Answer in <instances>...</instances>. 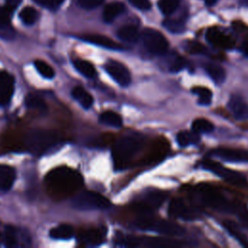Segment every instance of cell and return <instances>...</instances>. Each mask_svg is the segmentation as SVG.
<instances>
[{
	"instance_id": "cell-2",
	"label": "cell",
	"mask_w": 248,
	"mask_h": 248,
	"mask_svg": "<svg viewBox=\"0 0 248 248\" xmlns=\"http://www.w3.org/2000/svg\"><path fill=\"white\" fill-rule=\"evenodd\" d=\"M143 138L140 135H127L118 139L112 147V161L116 170L127 168L129 163L141 149Z\"/></svg>"
},
{
	"instance_id": "cell-6",
	"label": "cell",
	"mask_w": 248,
	"mask_h": 248,
	"mask_svg": "<svg viewBox=\"0 0 248 248\" xmlns=\"http://www.w3.org/2000/svg\"><path fill=\"white\" fill-rule=\"evenodd\" d=\"M110 205L108 199L94 191H83L72 199V206L78 210L107 209Z\"/></svg>"
},
{
	"instance_id": "cell-30",
	"label": "cell",
	"mask_w": 248,
	"mask_h": 248,
	"mask_svg": "<svg viewBox=\"0 0 248 248\" xmlns=\"http://www.w3.org/2000/svg\"><path fill=\"white\" fill-rule=\"evenodd\" d=\"M74 235V229L70 225H59L49 232V236L54 239H70Z\"/></svg>"
},
{
	"instance_id": "cell-19",
	"label": "cell",
	"mask_w": 248,
	"mask_h": 248,
	"mask_svg": "<svg viewBox=\"0 0 248 248\" xmlns=\"http://www.w3.org/2000/svg\"><path fill=\"white\" fill-rule=\"evenodd\" d=\"M80 39L87 43H90V44H93V45H96V46H99L102 47L109 48V49H120L121 48V46L119 44H117L110 38L104 36V35H100V34H87V35L80 37Z\"/></svg>"
},
{
	"instance_id": "cell-41",
	"label": "cell",
	"mask_w": 248,
	"mask_h": 248,
	"mask_svg": "<svg viewBox=\"0 0 248 248\" xmlns=\"http://www.w3.org/2000/svg\"><path fill=\"white\" fill-rule=\"evenodd\" d=\"M104 0H78V5L84 10H93L102 5Z\"/></svg>"
},
{
	"instance_id": "cell-1",
	"label": "cell",
	"mask_w": 248,
	"mask_h": 248,
	"mask_svg": "<svg viewBox=\"0 0 248 248\" xmlns=\"http://www.w3.org/2000/svg\"><path fill=\"white\" fill-rule=\"evenodd\" d=\"M83 183L81 175L68 168L52 170L46 176V184L50 195L65 198L78 190Z\"/></svg>"
},
{
	"instance_id": "cell-33",
	"label": "cell",
	"mask_w": 248,
	"mask_h": 248,
	"mask_svg": "<svg viewBox=\"0 0 248 248\" xmlns=\"http://www.w3.org/2000/svg\"><path fill=\"white\" fill-rule=\"evenodd\" d=\"M19 17L24 24L32 25L37 21L39 17V14L37 10L34 9L33 7H25L19 13Z\"/></svg>"
},
{
	"instance_id": "cell-15",
	"label": "cell",
	"mask_w": 248,
	"mask_h": 248,
	"mask_svg": "<svg viewBox=\"0 0 248 248\" xmlns=\"http://www.w3.org/2000/svg\"><path fill=\"white\" fill-rule=\"evenodd\" d=\"M15 78L6 71L0 72V106H7L14 94Z\"/></svg>"
},
{
	"instance_id": "cell-10",
	"label": "cell",
	"mask_w": 248,
	"mask_h": 248,
	"mask_svg": "<svg viewBox=\"0 0 248 248\" xmlns=\"http://www.w3.org/2000/svg\"><path fill=\"white\" fill-rule=\"evenodd\" d=\"M169 214L173 218L183 221H194L200 217L199 212L181 199H173L170 202Z\"/></svg>"
},
{
	"instance_id": "cell-16",
	"label": "cell",
	"mask_w": 248,
	"mask_h": 248,
	"mask_svg": "<svg viewBox=\"0 0 248 248\" xmlns=\"http://www.w3.org/2000/svg\"><path fill=\"white\" fill-rule=\"evenodd\" d=\"M228 107L235 119L237 120L248 119V104L239 95H232L229 99Z\"/></svg>"
},
{
	"instance_id": "cell-27",
	"label": "cell",
	"mask_w": 248,
	"mask_h": 248,
	"mask_svg": "<svg viewBox=\"0 0 248 248\" xmlns=\"http://www.w3.org/2000/svg\"><path fill=\"white\" fill-rule=\"evenodd\" d=\"M117 37L123 42H136L140 37L139 29L135 25H124L118 29Z\"/></svg>"
},
{
	"instance_id": "cell-28",
	"label": "cell",
	"mask_w": 248,
	"mask_h": 248,
	"mask_svg": "<svg viewBox=\"0 0 248 248\" xmlns=\"http://www.w3.org/2000/svg\"><path fill=\"white\" fill-rule=\"evenodd\" d=\"M99 121L104 125L114 128H120L123 123L122 117L112 110H106L102 112L99 116Z\"/></svg>"
},
{
	"instance_id": "cell-24",
	"label": "cell",
	"mask_w": 248,
	"mask_h": 248,
	"mask_svg": "<svg viewBox=\"0 0 248 248\" xmlns=\"http://www.w3.org/2000/svg\"><path fill=\"white\" fill-rule=\"evenodd\" d=\"M71 93H72L73 98L75 100H77L83 108L87 109V108H91V106L93 105L94 99H93L92 95L88 91H86L83 87L76 86L73 88Z\"/></svg>"
},
{
	"instance_id": "cell-8",
	"label": "cell",
	"mask_w": 248,
	"mask_h": 248,
	"mask_svg": "<svg viewBox=\"0 0 248 248\" xmlns=\"http://www.w3.org/2000/svg\"><path fill=\"white\" fill-rule=\"evenodd\" d=\"M141 39L146 50L154 55H163L168 51L169 42L159 31L152 28H145L142 31Z\"/></svg>"
},
{
	"instance_id": "cell-36",
	"label": "cell",
	"mask_w": 248,
	"mask_h": 248,
	"mask_svg": "<svg viewBox=\"0 0 248 248\" xmlns=\"http://www.w3.org/2000/svg\"><path fill=\"white\" fill-rule=\"evenodd\" d=\"M164 26L171 33H181L184 31L185 23L183 18H169L164 21Z\"/></svg>"
},
{
	"instance_id": "cell-37",
	"label": "cell",
	"mask_w": 248,
	"mask_h": 248,
	"mask_svg": "<svg viewBox=\"0 0 248 248\" xmlns=\"http://www.w3.org/2000/svg\"><path fill=\"white\" fill-rule=\"evenodd\" d=\"M34 66L39 74L46 78H52L55 76V72L52 67L43 60H35Z\"/></svg>"
},
{
	"instance_id": "cell-21",
	"label": "cell",
	"mask_w": 248,
	"mask_h": 248,
	"mask_svg": "<svg viewBox=\"0 0 248 248\" xmlns=\"http://www.w3.org/2000/svg\"><path fill=\"white\" fill-rule=\"evenodd\" d=\"M24 103L29 109H32L41 115H45L47 112V105L38 95L31 94V93L26 95Z\"/></svg>"
},
{
	"instance_id": "cell-45",
	"label": "cell",
	"mask_w": 248,
	"mask_h": 248,
	"mask_svg": "<svg viewBox=\"0 0 248 248\" xmlns=\"http://www.w3.org/2000/svg\"><path fill=\"white\" fill-rule=\"evenodd\" d=\"M204 1V3L206 4V5H214L218 0H203Z\"/></svg>"
},
{
	"instance_id": "cell-20",
	"label": "cell",
	"mask_w": 248,
	"mask_h": 248,
	"mask_svg": "<svg viewBox=\"0 0 248 248\" xmlns=\"http://www.w3.org/2000/svg\"><path fill=\"white\" fill-rule=\"evenodd\" d=\"M16 175L14 168L8 165H0V191L10 190L16 180Z\"/></svg>"
},
{
	"instance_id": "cell-25",
	"label": "cell",
	"mask_w": 248,
	"mask_h": 248,
	"mask_svg": "<svg viewBox=\"0 0 248 248\" xmlns=\"http://www.w3.org/2000/svg\"><path fill=\"white\" fill-rule=\"evenodd\" d=\"M204 70L216 84H222L225 81L226 72L222 66L216 63H207L204 66Z\"/></svg>"
},
{
	"instance_id": "cell-22",
	"label": "cell",
	"mask_w": 248,
	"mask_h": 248,
	"mask_svg": "<svg viewBox=\"0 0 248 248\" xmlns=\"http://www.w3.org/2000/svg\"><path fill=\"white\" fill-rule=\"evenodd\" d=\"M80 238L87 244L96 246V245H100L101 243L104 242L105 234L102 230L96 229V228H91V229H88V230H85L84 232H82L80 233Z\"/></svg>"
},
{
	"instance_id": "cell-34",
	"label": "cell",
	"mask_w": 248,
	"mask_h": 248,
	"mask_svg": "<svg viewBox=\"0 0 248 248\" xmlns=\"http://www.w3.org/2000/svg\"><path fill=\"white\" fill-rule=\"evenodd\" d=\"M214 129V125L212 122L205 118H197L192 123V130L198 134L202 133H209Z\"/></svg>"
},
{
	"instance_id": "cell-47",
	"label": "cell",
	"mask_w": 248,
	"mask_h": 248,
	"mask_svg": "<svg viewBox=\"0 0 248 248\" xmlns=\"http://www.w3.org/2000/svg\"><path fill=\"white\" fill-rule=\"evenodd\" d=\"M243 49H244L245 53H247V54H248V42H246V43L244 44V46H243Z\"/></svg>"
},
{
	"instance_id": "cell-11",
	"label": "cell",
	"mask_w": 248,
	"mask_h": 248,
	"mask_svg": "<svg viewBox=\"0 0 248 248\" xmlns=\"http://www.w3.org/2000/svg\"><path fill=\"white\" fill-rule=\"evenodd\" d=\"M106 72L120 86H128L131 83V74L129 69L121 62L109 60L105 65Z\"/></svg>"
},
{
	"instance_id": "cell-18",
	"label": "cell",
	"mask_w": 248,
	"mask_h": 248,
	"mask_svg": "<svg viewBox=\"0 0 248 248\" xmlns=\"http://www.w3.org/2000/svg\"><path fill=\"white\" fill-rule=\"evenodd\" d=\"M11 13L7 7H0V38L3 40H13L16 31L11 23Z\"/></svg>"
},
{
	"instance_id": "cell-46",
	"label": "cell",
	"mask_w": 248,
	"mask_h": 248,
	"mask_svg": "<svg viewBox=\"0 0 248 248\" xmlns=\"http://www.w3.org/2000/svg\"><path fill=\"white\" fill-rule=\"evenodd\" d=\"M239 3L245 7H248V0H238Z\"/></svg>"
},
{
	"instance_id": "cell-43",
	"label": "cell",
	"mask_w": 248,
	"mask_h": 248,
	"mask_svg": "<svg viewBox=\"0 0 248 248\" xmlns=\"http://www.w3.org/2000/svg\"><path fill=\"white\" fill-rule=\"evenodd\" d=\"M5 1H6V7L11 11L17 8L22 2V0H5Z\"/></svg>"
},
{
	"instance_id": "cell-3",
	"label": "cell",
	"mask_w": 248,
	"mask_h": 248,
	"mask_svg": "<svg viewBox=\"0 0 248 248\" xmlns=\"http://www.w3.org/2000/svg\"><path fill=\"white\" fill-rule=\"evenodd\" d=\"M60 141V136L44 129L30 130L24 137V144L34 154H42Z\"/></svg>"
},
{
	"instance_id": "cell-29",
	"label": "cell",
	"mask_w": 248,
	"mask_h": 248,
	"mask_svg": "<svg viewBox=\"0 0 248 248\" xmlns=\"http://www.w3.org/2000/svg\"><path fill=\"white\" fill-rule=\"evenodd\" d=\"M73 65L76 70L88 78H93L96 76V69L89 61L83 59H75L73 60Z\"/></svg>"
},
{
	"instance_id": "cell-31",
	"label": "cell",
	"mask_w": 248,
	"mask_h": 248,
	"mask_svg": "<svg viewBox=\"0 0 248 248\" xmlns=\"http://www.w3.org/2000/svg\"><path fill=\"white\" fill-rule=\"evenodd\" d=\"M192 93L197 95L199 100V104L202 105V106H207L211 103V100H212V92L210 89H208L207 87H204V86H194L192 89H191Z\"/></svg>"
},
{
	"instance_id": "cell-12",
	"label": "cell",
	"mask_w": 248,
	"mask_h": 248,
	"mask_svg": "<svg viewBox=\"0 0 248 248\" xmlns=\"http://www.w3.org/2000/svg\"><path fill=\"white\" fill-rule=\"evenodd\" d=\"M169 147H170L169 141L166 139L164 138L156 139L151 144L149 150L147 151L146 156L143 159V162L146 164H153V163L160 162L167 156Z\"/></svg>"
},
{
	"instance_id": "cell-5",
	"label": "cell",
	"mask_w": 248,
	"mask_h": 248,
	"mask_svg": "<svg viewBox=\"0 0 248 248\" xmlns=\"http://www.w3.org/2000/svg\"><path fill=\"white\" fill-rule=\"evenodd\" d=\"M197 197L200 202L212 209L225 211V212H233V204L217 189L210 186H199L197 187Z\"/></svg>"
},
{
	"instance_id": "cell-39",
	"label": "cell",
	"mask_w": 248,
	"mask_h": 248,
	"mask_svg": "<svg viewBox=\"0 0 248 248\" xmlns=\"http://www.w3.org/2000/svg\"><path fill=\"white\" fill-rule=\"evenodd\" d=\"M185 48L188 52L193 53V54L203 53L206 50L205 46L203 45H202L201 43H199V42H188Z\"/></svg>"
},
{
	"instance_id": "cell-13",
	"label": "cell",
	"mask_w": 248,
	"mask_h": 248,
	"mask_svg": "<svg viewBox=\"0 0 248 248\" xmlns=\"http://www.w3.org/2000/svg\"><path fill=\"white\" fill-rule=\"evenodd\" d=\"M4 244L8 247H16L21 244L29 245L30 244V236L28 233H23L21 231L13 226H7L5 228V232L1 237Z\"/></svg>"
},
{
	"instance_id": "cell-44",
	"label": "cell",
	"mask_w": 248,
	"mask_h": 248,
	"mask_svg": "<svg viewBox=\"0 0 248 248\" xmlns=\"http://www.w3.org/2000/svg\"><path fill=\"white\" fill-rule=\"evenodd\" d=\"M238 215H239L240 220H241L242 223L244 224V226L248 229V210H246V209H241V210L238 212Z\"/></svg>"
},
{
	"instance_id": "cell-26",
	"label": "cell",
	"mask_w": 248,
	"mask_h": 248,
	"mask_svg": "<svg viewBox=\"0 0 248 248\" xmlns=\"http://www.w3.org/2000/svg\"><path fill=\"white\" fill-rule=\"evenodd\" d=\"M176 141L180 147H186L196 144L200 141V136L198 133L192 131H180L176 135Z\"/></svg>"
},
{
	"instance_id": "cell-38",
	"label": "cell",
	"mask_w": 248,
	"mask_h": 248,
	"mask_svg": "<svg viewBox=\"0 0 248 248\" xmlns=\"http://www.w3.org/2000/svg\"><path fill=\"white\" fill-rule=\"evenodd\" d=\"M187 62L183 57H180L178 55L173 56L171 59L169 60V66L168 69L170 72H179L180 70H182L185 66H186Z\"/></svg>"
},
{
	"instance_id": "cell-7",
	"label": "cell",
	"mask_w": 248,
	"mask_h": 248,
	"mask_svg": "<svg viewBox=\"0 0 248 248\" xmlns=\"http://www.w3.org/2000/svg\"><path fill=\"white\" fill-rule=\"evenodd\" d=\"M202 167L207 170H210L217 176L223 178L225 181L235 185V186H244L247 183V179L244 174L236 170L228 169L223 165L214 162L210 159H204L202 161Z\"/></svg>"
},
{
	"instance_id": "cell-17",
	"label": "cell",
	"mask_w": 248,
	"mask_h": 248,
	"mask_svg": "<svg viewBox=\"0 0 248 248\" xmlns=\"http://www.w3.org/2000/svg\"><path fill=\"white\" fill-rule=\"evenodd\" d=\"M206 39L211 45L221 48L229 49L234 46V41L230 36L226 35L215 27L209 28L207 30Z\"/></svg>"
},
{
	"instance_id": "cell-14",
	"label": "cell",
	"mask_w": 248,
	"mask_h": 248,
	"mask_svg": "<svg viewBox=\"0 0 248 248\" xmlns=\"http://www.w3.org/2000/svg\"><path fill=\"white\" fill-rule=\"evenodd\" d=\"M212 155L227 162H248V151L239 148L218 147L212 151Z\"/></svg>"
},
{
	"instance_id": "cell-23",
	"label": "cell",
	"mask_w": 248,
	"mask_h": 248,
	"mask_svg": "<svg viewBox=\"0 0 248 248\" xmlns=\"http://www.w3.org/2000/svg\"><path fill=\"white\" fill-rule=\"evenodd\" d=\"M125 10V6L121 2H111L108 3L103 12V19L107 23L112 22L119 15H121Z\"/></svg>"
},
{
	"instance_id": "cell-9",
	"label": "cell",
	"mask_w": 248,
	"mask_h": 248,
	"mask_svg": "<svg viewBox=\"0 0 248 248\" xmlns=\"http://www.w3.org/2000/svg\"><path fill=\"white\" fill-rule=\"evenodd\" d=\"M167 198V193L157 189H150L144 193L143 197L135 203L136 210L141 212L143 215L150 213L153 209L160 207Z\"/></svg>"
},
{
	"instance_id": "cell-42",
	"label": "cell",
	"mask_w": 248,
	"mask_h": 248,
	"mask_svg": "<svg viewBox=\"0 0 248 248\" xmlns=\"http://www.w3.org/2000/svg\"><path fill=\"white\" fill-rule=\"evenodd\" d=\"M129 3L135 8L140 11H148L151 8V2L149 0H128Z\"/></svg>"
},
{
	"instance_id": "cell-32",
	"label": "cell",
	"mask_w": 248,
	"mask_h": 248,
	"mask_svg": "<svg viewBox=\"0 0 248 248\" xmlns=\"http://www.w3.org/2000/svg\"><path fill=\"white\" fill-rule=\"evenodd\" d=\"M224 227L227 229V231L232 235L236 240H238L242 245L248 246V238L242 233L240 229L232 221H225Z\"/></svg>"
},
{
	"instance_id": "cell-40",
	"label": "cell",
	"mask_w": 248,
	"mask_h": 248,
	"mask_svg": "<svg viewBox=\"0 0 248 248\" xmlns=\"http://www.w3.org/2000/svg\"><path fill=\"white\" fill-rule=\"evenodd\" d=\"M34 1L46 9L54 11L61 6L64 0H34Z\"/></svg>"
},
{
	"instance_id": "cell-4",
	"label": "cell",
	"mask_w": 248,
	"mask_h": 248,
	"mask_svg": "<svg viewBox=\"0 0 248 248\" xmlns=\"http://www.w3.org/2000/svg\"><path fill=\"white\" fill-rule=\"evenodd\" d=\"M136 228L140 231L156 232L165 235L178 236L182 235L185 230L178 224L165 219H157L153 217H148L143 215V217L139 218L135 222Z\"/></svg>"
},
{
	"instance_id": "cell-35",
	"label": "cell",
	"mask_w": 248,
	"mask_h": 248,
	"mask_svg": "<svg viewBox=\"0 0 248 248\" xmlns=\"http://www.w3.org/2000/svg\"><path fill=\"white\" fill-rule=\"evenodd\" d=\"M180 4V0H160L158 2V8L165 16L172 15Z\"/></svg>"
}]
</instances>
